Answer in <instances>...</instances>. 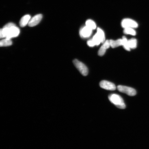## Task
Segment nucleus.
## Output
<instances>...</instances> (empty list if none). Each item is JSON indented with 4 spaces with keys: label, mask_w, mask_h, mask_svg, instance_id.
Listing matches in <instances>:
<instances>
[{
    "label": "nucleus",
    "mask_w": 149,
    "mask_h": 149,
    "mask_svg": "<svg viewBox=\"0 0 149 149\" xmlns=\"http://www.w3.org/2000/svg\"><path fill=\"white\" fill-rule=\"evenodd\" d=\"M20 33V29L16 26L9 28L3 27L0 30L1 38H6L11 39L17 37Z\"/></svg>",
    "instance_id": "nucleus-1"
},
{
    "label": "nucleus",
    "mask_w": 149,
    "mask_h": 149,
    "mask_svg": "<svg viewBox=\"0 0 149 149\" xmlns=\"http://www.w3.org/2000/svg\"><path fill=\"white\" fill-rule=\"evenodd\" d=\"M109 101L116 107L121 109H125L126 105L123 100L121 97L117 94H112L109 96Z\"/></svg>",
    "instance_id": "nucleus-2"
},
{
    "label": "nucleus",
    "mask_w": 149,
    "mask_h": 149,
    "mask_svg": "<svg viewBox=\"0 0 149 149\" xmlns=\"http://www.w3.org/2000/svg\"><path fill=\"white\" fill-rule=\"evenodd\" d=\"M73 63L76 68L83 75L86 76L88 74V69L84 64L77 59H74Z\"/></svg>",
    "instance_id": "nucleus-3"
},
{
    "label": "nucleus",
    "mask_w": 149,
    "mask_h": 149,
    "mask_svg": "<svg viewBox=\"0 0 149 149\" xmlns=\"http://www.w3.org/2000/svg\"><path fill=\"white\" fill-rule=\"evenodd\" d=\"M117 89L120 92L125 93L128 95L133 96L136 94V92L134 89L125 86L119 85L117 87Z\"/></svg>",
    "instance_id": "nucleus-4"
},
{
    "label": "nucleus",
    "mask_w": 149,
    "mask_h": 149,
    "mask_svg": "<svg viewBox=\"0 0 149 149\" xmlns=\"http://www.w3.org/2000/svg\"><path fill=\"white\" fill-rule=\"evenodd\" d=\"M121 25L124 29L126 28L135 29L138 27V24L136 22L131 19L128 18L124 19L122 20Z\"/></svg>",
    "instance_id": "nucleus-5"
},
{
    "label": "nucleus",
    "mask_w": 149,
    "mask_h": 149,
    "mask_svg": "<svg viewBox=\"0 0 149 149\" xmlns=\"http://www.w3.org/2000/svg\"><path fill=\"white\" fill-rule=\"evenodd\" d=\"M93 30L85 26L81 28L79 31L80 36L82 38H89L92 35Z\"/></svg>",
    "instance_id": "nucleus-6"
},
{
    "label": "nucleus",
    "mask_w": 149,
    "mask_h": 149,
    "mask_svg": "<svg viewBox=\"0 0 149 149\" xmlns=\"http://www.w3.org/2000/svg\"><path fill=\"white\" fill-rule=\"evenodd\" d=\"M100 86L102 88L109 91L116 90V86L114 84L107 81H102L100 84Z\"/></svg>",
    "instance_id": "nucleus-7"
},
{
    "label": "nucleus",
    "mask_w": 149,
    "mask_h": 149,
    "mask_svg": "<svg viewBox=\"0 0 149 149\" xmlns=\"http://www.w3.org/2000/svg\"><path fill=\"white\" fill-rule=\"evenodd\" d=\"M42 17V14H38L33 16V17L31 19L29 22L28 25L30 27H33L38 25L41 20Z\"/></svg>",
    "instance_id": "nucleus-8"
},
{
    "label": "nucleus",
    "mask_w": 149,
    "mask_h": 149,
    "mask_svg": "<svg viewBox=\"0 0 149 149\" xmlns=\"http://www.w3.org/2000/svg\"><path fill=\"white\" fill-rule=\"evenodd\" d=\"M110 47V45L109 40H106L99 50L98 52V55L101 56H103L106 53L107 50Z\"/></svg>",
    "instance_id": "nucleus-9"
},
{
    "label": "nucleus",
    "mask_w": 149,
    "mask_h": 149,
    "mask_svg": "<svg viewBox=\"0 0 149 149\" xmlns=\"http://www.w3.org/2000/svg\"><path fill=\"white\" fill-rule=\"evenodd\" d=\"M31 19V16L29 15H25L23 17L20 19L19 24L20 26L23 27L27 24H29V22Z\"/></svg>",
    "instance_id": "nucleus-10"
},
{
    "label": "nucleus",
    "mask_w": 149,
    "mask_h": 149,
    "mask_svg": "<svg viewBox=\"0 0 149 149\" xmlns=\"http://www.w3.org/2000/svg\"><path fill=\"white\" fill-rule=\"evenodd\" d=\"M110 45L112 48H115L122 46V39H119L116 40H109Z\"/></svg>",
    "instance_id": "nucleus-11"
},
{
    "label": "nucleus",
    "mask_w": 149,
    "mask_h": 149,
    "mask_svg": "<svg viewBox=\"0 0 149 149\" xmlns=\"http://www.w3.org/2000/svg\"><path fill=\"white\" fill-rule=\"evenodd\" d=\"M96 33L101 40V43H104L106 41L105 33H104V31L100 28H98L97 29V31Z\"/></svg>",
    "instance_id": "nucleus-12"
},
{
    "label": "nucleus",
    "mask_w": 149,
    "mask_h": 149,
    "mask_svg": "<svg viewBox=\"0 0 149 149\" xmlns=\"http://www.w3.org/2000/svg\"><path fill=\"white\" fill-rule=\"evenodd\" d=\"M12 42L11 39L6 38L3 39L0 42V46L1 47H7L12 45Z\"/></svg>",
    "instance_id": "nucleus-13"
},
{
    "label": "nucleus",
    "mask_w": 149,
    "mask_h": 149,
    "mask_svg": "<svg viewBox=\"0 0 149 149\" xmlns=\"http://www.w3.org/2000/svg\"><path fill=\"white\" fill-rule=\"evenodd\" d=\"M86 26L93 30L96 29V24L94 21L92 19L86 20L85 23Z\"/></svg>",
    "instance_id": "nucleus-14"
},
{
    "label": "nucleus",
    "mask_w": 149,
    "mask_h": 149,
    "mask_svg": "<svg viewBox=\"0 0 149 149\" xmlns=\"http://www.w3.org/2000/svg\"><path fill=\"white\" fill-rule=\"evenodd\" d=\"M128 46L130 49H135L137 47V40L135 38H132L128 41Z\"/></svg>",
    "instance_id": "nucleus-15"
},
{
    "label": "nucleus",
    "mask_w": 149,
    "mask_h": 149,
    "mask_svg": "<svg viewBox=\"0 0 149 149\" xmlns=\"http://www.w3.org/2000/svg\"><path fill=\"white\" fill-rule=\"evenodd\" d=\"M123 32L125 34L130 35L132 36H135L136 34V31L133 28H124Z\"/></svg>",
    "instance_id": "nucleus-16"
},
{
    "label": "nucleus",
    "mask_w": 149,
    "mask_h": 149,
    "mask_svg": "<svg viewBox=\"0 0 149 149\" xmlns=\"http://www.w3.org/2000/svg\"><path fill=\"white\" fill-rule=\"evenodd\" d=\"M128 40L125 36H123L122 38V46H123L125 49L127 51H130V49L128 46Z\"/></svg>",
    "instance_id": "nucleus-17"
},
{
    "label": "nucleus",
    "mask_w": 149,
    "mask_h": 149,
    "mask_svg": "<svg viewBox=\"0 0 149 149\" xmlns=\"http://www.w3.org/2000/svg\"><path fill=\"white\" fill-rule=\"evenodd\" d=\"M92 39L93 41L94 42L96 46L99 45L101 43V40H100L99 37L96 33L93 37Z\"/></svg>",
    "instance_id": "nucleus-18"
},
{
    "label": "nucleus",
    "mask_w": 149,
    "mask_h": 149,
    "mask_svg": "<svg viewBox=\"0 0 149 149\" xmlns=\"http://www.w3.org/2000/svg\"><path fill=\"white\" fill-rule=\"evenodd\" d=\"M87 44L90 47H93L96 46L94 42L93 41L92 39L88 40V41H87Z\"/></svg>",
    "instance_id": "nucleus-19"
},
{
    "label": "nucleus",
    "mask_w": 149,
    "mask_h": 149,
    "mask_svg": "<svg viewBox=\"0 0 149 149\" xmlns=\"http://www.w3.org/2000/svg\"><path fill=\"white\" fill-rule=\"evenodd\" d=\"M16 26L15 25L14 23H9L3 27L5 28H9L13 26Z\"/></svg>",
    "instance_id": "nucleus-20"
}]
</instances>
